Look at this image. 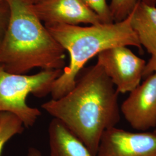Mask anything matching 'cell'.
Instances as JSON below:
<instances>
[{
    "label": "cell",
    "mask_w": 156,
    "mask_h": 156,
    "mask_svg": "<svg viewBox=\"0 0 156 156\" xmlns=\"http://www.w3.org/2000/svg\"><path fill=\"white\" fill-rule=\"evenodd\" d=\"M11 17L0 45V66L6 72L26 75L34 68L63 69L66 50L37 16L30 0H6Z\"/></svg>",
    "instance_id": "7a4b0ae2"
},
{
    "label": "cell",
    "mask_w": 156,
    "mask_h": 156,
    "mask_svg": "<svg viewBox=\"0 0 156 156\" xmlns=\"http://www.w3.org/2000/svg\"><path fill=\"white\" fill-rule=\"evenodd\" d=\"M4 1V0H0V2H2V1Z\"/></svg>",
    "instance_id": "ffe728a7"
},
{
    "label": "cell",
    "mask_w": 156,
    "mask_h": 156,
    "mask_svg": "<svg viewBox=\"0 0 156 156\" xmlns=\"http://www.w3.org/2000/svg\"><path fill=\"white\" fill-rule=\"evenodd\" d=\"M140 1L144 2L145 3L148 5L154 6H156V0H140Z\"/></svg>",
    "instance_id": "e0dca14e"
},
{
    "label": "cell",
    "mask_w": 156,
    "mask_h": 156,
    "mask_svg": "<svg viewBox=\"0 0 156 156\" xmlns=\"http://www.w3.org/2000/svg\"><path fill=\"white\" fill-rule=\"evenodd\" d=\"M131 25L144 46L151 56L156 55V6L140 0L130 13Z\"/></svg>",
    "instance_id": "30bf717a"
},
{
    "label": "cell",
    "mask_w": 156,
    "mask_h": 156,
    "mask_svg": "<svg viewBox=\"0 0 156 156\" xmlns=\"http://www.w3.org/2000/svg\"><path fill=\"white\" fill-rule=\"evenodd\" d=\"M11 17L10 6L6 0L0 2V45L4 38Z\"/></svg>",
    "instance_id": "5bb4252c"
},
{
    "label": "cell",
    "mask_w": 156,
    "mask_h": 156,
    "mask_svg": "<svg viewBox=\"0 0 156 156\" xmlns=\"http://www.w3.org/2000/svg\"><path fill=\"white\" fill-rule=\"evenodd\" d=\"M156 73V55L151 56L150 60L146 63L144 73V77L146 78L151 73Z\"/></svg>",
    "instance_id": "9a60e30c"
},
{
    "label": "cell",
    "mask_w": 156,
    "mask_h": 156,
    "mask_svg": "<svg viewBox=\"0 0 156 156\" xmlns=\"http://www.w3.org/2000/svg\"><path fill=\"white\" fill-rule=\"evenodd\" d=\"M86 5L99 17L102 23H113L109 6L106 0H83Z\"/></svg>",
    "instance_id": "4fadbf2b"
},
{
    "label": "cell",
    "mask_w": 156,
    "mask_h": 156,
    "mask_svg": "<svg viewBox=\"0 0 156 156\" xmlns=\"http://www.w3.org/2000/svg\"><path fill=\"white\" fill-rule=\"evenodd\" d=\"M24 130L22 121L15 115L8 112H0V156L6 143Z\"/></svg>",
    "instance_id": "8fae6325"
},
{
    "label": "cell",
    "mask_w": 156,
    "mask_h": 156,
    "mask_svg": "<svg viewBox=\"0 0 156 156\" xmlns=\"http://www.w3.org/2000/svg\"><path fill=\"white\" fill-rule=\"evenodd\" d=\"M96 156H156V133L109 128L102 135Z\"/></svg>",
    "instance_id": "52a82bcc"
},
{
    "label": "cell",
    "mask_w": 156,
    "mask_h": 156,
    "mask_svg": "<svg viewBox=\"0 0 156 156\" xmlns=\"http://www.w3.org/2000/svg\"><path fill=\"white\" fill-rule=\"evenodd\" d=\"M118 95L110 78L96 63L84 69L67 94L41 108L61 121L96 156L103 134L120 121Z\"/></svg>",
    "instance_id": "6da1fadb"
},
{
    "label": "cell",
    "mask_w": 156,
    "mask_h": 156,
    "mask_svg": "<svg viewBox=\"0 0 156 156\" xmlns=\"http://www.w3.org/2000/svg\"><path fill=\"white\" fill-rule=\"evenodd\" d=\"M45 26L69 56L68 66L53 83L50 94L54 100L73 89L85 64L104 50L120 46L142 48L131 27L130 14L119 22L99 23L89 27L60 24Z\"/></svg>",
    "instance_id": "3957f363"
},
{
    "label": "cell",
    "mask_w": 156,
    "mask_h": 156,
    "mask_svg": "<svg viewBox=\"0 0 156 156\" xmlns=\"http://www.w3.org/2000/svg\"><path fill=\"white\" fill-rule=\"evenodd\" d=\"M120 112L131 127L144 132L156 127V73L129 93Z\"/></svg>",
    "instance_id": "8992f818"
},
{
    "label": "cell",
    "mask_w": 156,
    "mask_h": 156,
    "mask_svg": "<svg viewBox=\"0 0 156 156\" xmlns=\"http://www.w3.org/2000/svg\"><path fill=\"white\" fill-rule=\"evenodd\" d=\"M33 4H35V3H37V2H39L40 1H41V0H30Z\"/></svg>",
    "instance_id": "ac0fdd59"
},
{
    "label": "cell",
    "mask_w": 156,
    "mask_h": 156,
    "mask_svg": "<svg viewBox=\"0 0 156 156\" xmlns=\"http://www.w3.org/2000/svg\"><path fill=\"white\" fill-rule=\"evenodd\" d=\"M140 0H112L109 5L114 22L126 19Z\"/></svg>",
    "instance_id": "7c38bea8"
},
{
    "label": "cell",
    "mask_w": 156,
    "mask_h": 156,
    "mask_svg": "<svg viewBox=\"0 0 156 156\" xmlns=\"http://www.w3.org/2000/svg\"><path fill=\"white\" fill-rule=\"evenodd\" d=\"M128 46L108 49L97 55V62L110 78L119 94L129 93L140 84L146 62Z\"/></svg>",
    "instance_id": "5b68a950"
},
{
    "label": "cell",
    "mask_w": 156,
    "mask_h": 156,
    "mask_svg": "<svg viewBox=\"0 0 156 156\" xmlns=\"http://www.w3.org/2000/svg\"><path fill=\"white\" fill-rule=\"evenodd\" d=\"M50 156H93L86 146L58 119L48 127Z\"/></svg>",
    "instance_id": "9c48e42d"
},
{
    "label": "cell",
    "mask_w": 156,
    "mask_h": 156,
    "mask_svg": "<svg viewBox=\"0 0 156 156\" xmlns=\"http://www.w3.org/2000/svg\"><path fill=\"white\" fill-rule=\"evenodd\" d=\"M154 133H156V128H155V130H154Z\"/></svg>",
    "instance_id": "d6986e66"
},
{
    "label": "cell",
    "mask_w": 156,
    "mask_h": 156,
    "mask_svg": "<svg viewBox=\"0 0 156 156\" xmlns=\"http://www.w3.org/2000/svg\"><path fill=\"white\" fill-rule=\"evenodd\" d=\"M34 9L44 24L78 26L102 23L99 17L83 0H41L33 4Z\"/></svg>",
    "instance_id": "ba28073f"
},
{
    "label": "cell",
    "mask_w": 156,
    "mask_h": 156,
    "mask_svg": "<svg viewBox=\"0 0 156 156\" xmlns=\"http://www.w3.org/2000/svg\"><path fill=\"white\" fill-rule=\"evenodd\" d=\"M27 156H42V155L38 149L31 147L28 149Z\"/></svg>",
    "instance_id": "2e32d148"
},
{
    "label": "cell",
    "mask_w": 156,
    "mask_h": 156,
    "mask_svg": "<svg viewBox=\"0 0 156 156\" xmlns=\"http://www.w3.org/2000/svg\"><path fill=\"white\" fill-rule=\"evenodd\" d=\"M62 73V69L42 70L30 75H17L0 66V112H11L22 121L24 127H33L41 112L27 104L28 95L42 98L50 94L53 82Z\"/></svg>",
    "instance_id": "277c9868"
}]
</instances>
